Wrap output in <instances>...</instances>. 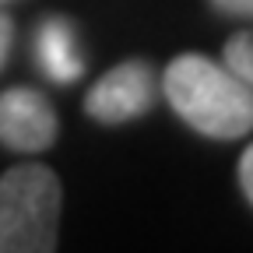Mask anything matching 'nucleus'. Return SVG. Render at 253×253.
Here are the masks:
<instances>
[{
  "label": "nucleus",
  "instance_id": "nucleus-6",
  "mask_svg": "<svg viewBox=\"0 0 253 253\" xmlns=\"http://www.w3.org/2000/svg\"><path fill=\"white\" fill-rule=\"evenodd\" d=\"M225 67L253 88V32H236L225 42Z\"/></svg>",
  "mask_w": 253,
  "mask_h": 253
},
{
  "label": "nucleus",
  "instance_id": "nucleus-4",
  "mask_svg": "<svg viewBox=\"0 0 253 253\" xmlns=\"http://www.w3.org/2000/svg\"><path fill=\"white\" fill-rule=\"evenodd\" d=\"M56 141V113L46 95L11 88L0 95V144L11 151H46Z\"/></svg>",
  "mask_w": 253,
  "mask_h": 253
},
{
  "label": "nucleus",
  "instance_id": "nucleus-5",
  "mask_svg": "<svg viewBox=\"0 0 253 253\" xmlns=\"http://www.w3.org/2000/svg\"><path fill=\"white\" fill-rule=\"evenodd\" d=\"M36 60L49 81H78L84 63H81V53H78V39H74V28L67 18H46L36 32Z\"/></svg>",
  "mask_w": 253,
  "mask_h": 253
},
{
  "label": "nucleus",
  "instance_id": "nucleus-3",
  "mask_svg": "<svg viewBox=\"0 0 253 253\" xmlns=\"http://www.w3.org/2000/svg\"><path fill=\"white\" fill-rule=\"evenodd\" d=\"M155 102V74L151 63L144 60H126L116 63L113 71H106L99 81L91 84L88 99H84V113L95 123H130L137 116H144Z\"/></svg>",
  "mask_w": 253,
  "mask_h": 253
},
{
  "label": "nucleus",
  "instance_id": "nucleus-8",
  "mask_svg": "<svg viewBox=\"0 0 253 253\" xmlns=\"http://www.w3.org/2000/svg\"><path fill=\"white\" fill-rule=\"evenodd\" d=\"M211 7L232 18H253V0H211Z\"/></svg>",
  "mask_w": 253,
  "mask_h": 253
},
{
  "label": "nucleus",
  "instance_id": "nucleus-9",
  "mask_svg": "<svg viewBox=\"0 0 253 253\" xmlns=\"http://www.w3.org/2000/svg\"><path fill=\"white\" fill-rule=\"evenodd\" d=\"M11 39H14V25L7 14H0V67H4V60L11 53Z\"/></svg>",
  "mask_w": 253,
  "mask_h": 253
},
{
  "label": "nucleus",
  "instance_id": "nucleus-1",
  "mask_svg": "<svg viewBox=\"0 0 253 253\" xmlns=\"http://www.w3.org/2000/svg\"><path fill=\"white\" fill-rule=\"evenodd\" d=\"M162 88L176 116L204 137L236 141L253 130V88L201 53L176 56Z\"/></svg>",
  "mask_w": 253,
  "mask_h": 253
},
{
  "label": "nucleus",
  "instance_id": "nucleus-7",
  "mask_svg": "<svg viewBox=\"0 0 253 253\" xmlns=\"http://www.w3.org/2000/svg\"><path fill=\"white\" fill-rule=\"evenodd\" d=\"M239 186H243V194H246V201L253 204V144L243 151V158H239Z\"/></svg>",
  "mask_w": 253,
  "mask_h": 253
},
{
  "label": "nucleus",
  "instance_id": "nucleus-2",
  "mask_svg": "<svg viewBox=\"0 0 253 253\" xmlns=\"http://www.w3.org/2000/svg\"><path fill=\"white\" fill-rule=\"evenodd\" d=\"M63 190L46 166H14L0 176V253H46L56 246Z\"/></svg>",
  "mask_w": 253,
  "mask_h": 253
}]
</instances>
